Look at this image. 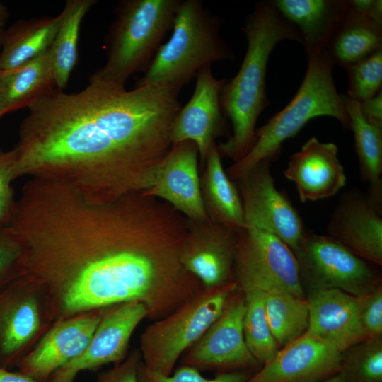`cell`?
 Instances as JSON below:
<instances>
[{"instance_id":"obj_8","label":"cell","mask_w":382,"mask_h":382,"mask_svg":"<svg viewBox=\"0 0 382 382\" xmlns=\"http://www.w3.org/2000/svg\"><path fill=\"white\" fill-rule=\"evenodd\" d=\"M294 253L302 286L311 291L336 289L361 296L381 285L368 261L329 236L306 233Z\"/></svg>"},{"instance_id":"obj_33","label":"cell","mask_w":382,"mask_h":382,"mask_svg":"<svg viewBox=\"0 0 382 382\" xmlns=\"http://www.w3.org/2000/svg\"><path fill=\"white\" fill-rule=\"evenodd\" d=\"M137 376L139 382H246L252 374L248 371H236L218 373L209 378L193 367L180 365L170 375L166 376L148 368L141 360Z\"/></svg>"},{"instance_id":"obj_21","label":"cell","mask_w":382,"mask_h":382,"mask_svg":"<svg viewBox=\"0 0 382 382\" xmlns=\"http://www.w3.org/2000/svg\"><path fill=\"white\" fill-rule=\"evenodd\" d=\"M337 152L336 144L311 137L291 156L284 175L295 183L301 202L330 197L345 186L346 175Z\"/></svg>"},{"instance_id":"obj_34","label":"cell","mask_w":382,"mask_h":382,"mask_svg":"<svg viewBox=\"0 0 382 382\" xmlns=\"http://www.w3.org/2000/svg\"><path fill=\"white\" fill-rule=\"evenodd\" d=\"M23 253L18 237L0 224V291L23 274Z\"/></svg>"},{"instance_id":"obj_35","label":"cell","mask_w":382,"mask_h":382,"mask_svg":"<svg viewBox=\"0 0 382 382\" xmlns=\"http://www.w3.org/2000/svg\"><path fill=\"white\" fill-rule=\"evenodd\" d=\"M16 154L13 149H0V224L7 226L11 220L16 200L11 186L15 178Z\"/></svg>"},{"instance_id":"obj_4","label":"cell","mask_w":382,"mask_h":382,"mask_svg":"<svg viewBox=\"0 0 382 382\" xmlns=\"http://www.w3.org/2000/svg\"><path fill=\"white\" fill-rule=\"evenodd\" d=\"M333 66L326 51L308 57L304 77L292 99L256 129L250 150L227 169L226 173L231 180L241 178L260 162L277 157L283 142L294 137L315 117H333L345 129H349V120L342 95L335 84Z\"/></svg>"},{"instance_id":"obj_18","label":"cell","mask_w":382,"mask_h":382,"mask_svg":"<svg viewBox=\"0 0 382 382\" xmlns=\"http://www.w3.org/2000/svg\"><path fill=\"white\" fill-rule=\"evenodd\" d=\"M343 353L307 332L282 347L246 382H318L340 371Z\"/></svg>"},{"instance_id":"obj_32","label":"cell","mask_w":382,"mask_h":382,"mask_svg":"<svg viewBox=\"0 0 382 382\" xmlns=\"http://www.w3.org/2000/svg\"><path fill=\"white\" fill-rule=\"evenodd\" d=\"M348 74L347 96L363 103L382 90V50L346 69Z\"/></svg>"},{"instance_id":"obj_43","label":"cell","mask_w":382,"mask_h":382,"mask_svg":"<svg viewBox=\"0 0 382 382\" xmlns=\"http://www.w3.org/2000/svg\"><path fill=\"white\" fill-rule=\"evenodd\" d=\"M3 30H1L0 29V50H1V40H2V33H3Z\"/></svg>"},{"instance_id":"obj_16","label":"cell","mask_w":382,"mask_h":382,"mask_svg":"<svg viewBox=\"0 0 382 382\" xmlns=\"http://www.w3.org/2000/svg\"><path fill=\"white\" fill-rule=\"evenodd\" d=\"M196 76L193 94L173 123L171 141L173 144L192 141L197 148L200 164L204 166L210 147L226 132L220 94L227 79L215 78L211 65L201 68Z\"/></svg>"},{"instance_id":"obj_39","label":"cell","mask_w":382,"mask_h":382,"mask_svg":"<svg viewBox=\"0 0 382 382\" xmlns=\"http://www.w3.org/2000/svg\"><path fill=\"white\" fill-rule=\"evenodd\" d=\"M349 8L379 23H382L381 0H349Z\"/></svg>"},{"instance_id":"obj_14","label":"cell","mask_w":382,"mask_h":382,"mask_svg":"<svg viewBox=\"0 0 382 382\" xmlns=\"http://www.w3.org/2000/svg\"><path fill=\"white\" fill-rule=\"evenodd\" d=\"M238 231L209 219H187L181 262L204 288H215L233 282Z\"/></svg>"},{"instance_id":"obj_29","label":"cell","mask_w":382,"mask_h":382,"mask_svg":"<svg viewBox=\"0 0 382 382\" xmlns=\"http://www.w3.org/2000/svg\"><path fill=\"white\" fill-rule=\"evenodd\" d=\"M263 292L267 320L278 346L284 347L303 335L308 326L307 299L279 289Z\"/></svg>"},{"instance_id":"obj_24","label":"cell","mask_w":382,"mask_h":382,"mask_svg":"<svg viewBox=\"0 0 382 382\" xmlns=\"http://www.w3.org/2000/svg\"><path fill=\"white\" fill-rule=\"evenodd\" d=\"M204 166L200 184L209 219L236 230L243 228L245 223L241 197L237 186L224 169L216 143L209 150Z\"/></svg>"},{"instance_id":"obj_31","label":"cell","mask_w":382,"mask_h":382,"mask_svg":"<svg viewBox=\"0 0 382 382\" xmlns=\"http://www.w3.org/2000/svg\"><path fill=\"white\" fill-rule=\"evenodd\" d=\"M349 349L340 371L346 382H382L381 337L367 338Z\"/></svg>"},{"instance_id":"obj_25","label":"cell","mask_w":382,"mask_h":382,"mask_svg":"<svg viewBox=\"0 0 382 382\" xmlns=\"http://www.w3.org/2000/svg\"><path fill=\"white\" fill-rule=\"evenodd\" d=\"M61 21L56 16L20 19L4 29L0 71L9 70L46 52L51 47Z\"/></svg>"},{"instance_id":"obj_30","label":"cell","mask_w":382,"mask_h":382,"mask_svg":"<svg viewBox=\"0 0 382 382\" xmlns=\"http://www.w3.org/2000/svg\"><path fill=\"white\" fill-rule=\"evenodd\" d=\"M245 310L243 320L245 342L251 354L263 366L277 354L279 346L271 331L265 307L264 292L258 289L241 290Z\"/></svg>"},{"instance_id":"obj_26","label":"cell","mask_w":382,"mask_h":382,"mask_svg":"<svg viewBox=\"0 0 382 382\" xmlns=\"http://www.w3.org/2000/svg\"><path fill=\"white\" fill-rule=\"evenodd\" d=\"M381 50L382 23L349 8L325 51L333 64L347 69Z\"/></svg>"},{"instance_id":"obj_37","label":"cell","mask_w":382,"mask_h":382,"mask_svg":"<svg viewBox=\"0 0 382 382\" xmlns=\"http://www.w3.org/2000/svg\"><path fill=\"white\" fill-rule=\"evenodd\" d=\"M141 360L139 349H133L123 361L100 374L95 382H139L137 371Z\"/></svg>"},{"instance_id":"obj_7","label":"cell","mask_w":382,"mask_h":382,"mask_svg":"<svg viewBox=\"0 0 382 382\" xmlns=\"http://www.w3.org/2000/svg\"><path fill=\"white\" fill-rule=\"evenodd\" d=\"M238 289L235 282L203 288L168 316L152 321L139 337L143 363L153 371L170 375L183 353L221 314Z\"/></svg>"},{"instance_id":"obj_15","label":"cell","mask_w":382,"mask_h":382,"mask_svg":"<svg viewBox=\"0 0 382 382\" xmlns=\"http://www.w3.org/2000/svg\"><path fill=\"white\" fill-rule=\"evenodd\" d=\"M105 308L54 322L34 349L18 364L17 371L38 381L47 382L54 372L85 350Z\"/></svg>"},{"instance_id":"obj_11","label":"cell","mask_w":382,"mask_h":382,"mask_svg":"<svg viewBox=\"0 0 382 382\" xmlns=\"http://www.w3.org/2000/svg\"><path fill=\"white\" fill-rule=\"evenodd\" d=\"M266 159L238 179L245 226L275 236L296 251L306 231L302 220L289 199L274 185Z\"/></svg>"},{"instance_id":"obj_2","label":"cell","mask_w":382,"mask_h":382,"mask_svg":"<svg viewBox=\"0 0 382 382\" xmlns=\"http://www.w3.org/2000/svg\"><path fill=\"white\" fill-rule=\"evenodd\" d=\"M178 93L91 79L76 93L52 88L19 126L16 179L59 183L99 204L146 190L173 145Z\"/></svg>"},{"instance_id":"obj_19","label":"cell","mask_w":382,"mask_h":382,"mask_svg":"<svg viewBox=\"0 0 382 382\" xmlns=\"http://www.w3.org/2000/svg\"><path fill=\"white\" fill-rule=\"evenodd\" d=\"M310 292L306 332L342 353L368 338L360 320L358 296L336 289Z\"/></svg>"},{"instance_id":"obj_41","label":"cell","mask_w":382,"mask_h":382,"mask_svg":"<svg viewBox=\"0 0 382 382\" xmlns=\"http://www.w3.org/2000/svg\"><path fill=\"white\" fill-rule=\"evenodd\" d=\"M9 18V11L8 8L0 1V29H4V26Z\"/></svg>"},{"instance_id":"obj_3","label":"cell","mask_w":382,"mask_h":382,"mask_svg":"<svg viewBox=\"0 0 382 382\" xmlns=\"http://www.w3.org/2000/svg\"><path fill=\"white\" fill-rule=\"evenodd\" d=\"M243 31L247 40L245 57L238 73L226 81L220 94L221 110L231 123L232 133L217 149L221 157L233 163L251 148L257 119L269 104L266 74L271 52L282 40L303 45L299 30L279 14L271 1L255 4Z\"/></svg>"},{"instance_id":"obj_38","label":"cell","mask_w":382,"mask_h":382,"mask_svg":"<svg viewBox=\"0 0 382 382\" xmlns=\"http://www.w3.org/2000/svg\"><path fill=\"white\" fill-rule=\"evenodd\" d=\"M359 107L368 122L382 127V90L371 98L359 103Z\"/></svg>"},{"instance_id":"obj_9","label":"cell","mask_w":382,"mask_h":382,"mask_svg":"<svg viewBox=\"0 0 382 382\" xmlns=\"http://www.w3.org/2000/svg\"><path fill=\"white\" fill-rule=\"evenodd\" d=\"M54 322L41 286L22 274L0 291V366L16 368Z\"/></svg>"},{"instance_id":"obj_22","label":"cell","mask_w":382,"mask_h":382,"mask_svg":"<svg viewBox=\"0 0 382 382\" xmlns=\"http://www.w3.org/2000/svg\"><path fill=\"white\" fill-rule=\"evenodd\" d=\"M279 14L299 30L308 57L325 52L349 8V0H274Z\"/></svg>"},{"instance_id":"obj_27","label":"cell","mask_w":382,"mask_h":382,"mask_svg":"<svg viewBox=\"0 0 382 382\" xmlns=\"http://www.w3.org/2000/svg\"><path fill=\"white\" fill-rule=\"evenodd\" d=\"M354 133L355 150L362 179L369 185V198L377 206L382 204V127L368 122L361 112L359 103L342 93Z\"/></svg>"},{"instance_id":"obj_17","label":"cell","mask_w":382,"mask_h":382,"mask_svg":"<svg viewBox=\"0 0 382 382\" xmlns=\"http://www.w3.org/2000/svg\"><path fill=\"white\" fill-rule=\"evenodd\" d=\"M196 145L185 141L172 145L145 195L160 199L189 220L209 219L201 192Z\"/></svg>"},{"instance_id":"obj_36","label":"cell","mask_w":382,"mask_h":382,"mask_svg":"<svg viewBox=\"0 0 382 382\" xmlns=\"http://www.w3.org/2000/svg\"><path fill=\"white\" fill-rule=\"evenodd\" d=\"M361 325L368 338L381 337L382 288L378 286L371 292L358 296Z\"/></svg>"},{"instance_id":"obj_23","label":"cell","mask_w":382,"mask_h":382,"mask_svg":"<svg viewBox=\"0 0 382 382\" xmlns=\"http://www.w3.org/2000/svg\"><path fill=\"white\" fill-rule=\"evenodd\" d=\"M54 87L49 50L16 68L0 71V117L28 108Z\"/></svg>"},{"instance_id":"obj_20","label":"cell","mask_w":382,"mask_h":382,"mask_svg":"<svg viewBox=\"0 0 382 382\" xmlns=\"http://www.w3.org/2000/svg\"><path fill=\"white\" fill-rule=\"evenodd\" d=\"M329 236L362 259L382 265L381 207L357 192L343 197L328 224Z\"/></svg>"},{"instance_id":"obj_10","label":"cell","mask_w":382,"mask_h":382,"mask_svg":"<svg viewBox=\"0 0 382 382\" xmlns=\"http://www.w3.org/2000/svg\"><path fill=\"white\" fill-rule=\"evenodd\" d=\"M233 279L241 290L279 289L305 298L293 251L275 236L252 227L238 231Z\"/></svg>"},{"instance_id":"obj_28","label":"cell","mask_w":382,"mask_h":382,"mask_svg":"<svg viewBox=\"0 0 382 382\" xmlns=\"http://www.w3.org/2000/svg\"><path fill=\"white\" fill-rule=\"evenodd\" d=\"M95 0H67L60 13L61 21L49 49L56 87L64 89L78 62V41L83 18Z\"/></svg>"},{"instance_id":"obj_42","label":"cell","mask_w":382,"mask_h":382,"mask_svg":"<svg viewBox=\"0 0 382 382\" xmlns=\"http://www.w3.org/2000/svg\"><path fill=\"white\" fill-rule=\"evenodd\" d=\"M318 382H346V381L344 376H342V374L340 372H339L338 374L328 378H326L325 380L320 381Z\"/></svg>"},{"instance_id":"obj_40","label":"cell","mask_w":382,"mask_h":382,"mask_svg":"<svg viewBox=\"0 0 382 382\" xmlns=\"http://www.w3.org/2000/svg\"><path fill=\"white\" fill-rule=\"evenodd\" d=\"M0 382H40L18 371H13L0 366Z\"/></svg>"},{"instance_id":"obj_1","label":"cell","mask_w":382,"mask_h":382,"mask_svg":"<svg viewBox=\"0 0 382 382\" xmlns=\"http://www.w3.org/2000/svg\"><path fill=\"white\" fill-rule=\"evenodd\" d=\"M24 249L23 274L45 291L53 322L138 301L152 321L187 301L185 218L142 192L93 203L66 185L30 178L7 226Z\"/></svg>"},{"instance_id":"obj_5","label":"cell","mask_w":382,"mask_h":382,"mask_svg":"<svg viewBox=\"0 0 382 382\" xmlns=\"http://www.w3.org/2000/svg\"><path fill=\"white\" fill-rule=\"evenodd\" d=\"M223 20L200 0H181L169 40L162 44L136 86H161L178 92L202 67L233 60L235 55L221 37Z\"/></svg>"},{"instance_id":"obj_12","label":"cell","mask_w":382,"mask_h":382,"mask_svg":"<svg viewBox=\"0 0 382 382\" xmlns=\"http://www.w3.org/2000/svg\"><path fill=\"white\" fill-rule=\"evenodd\" d=\"M245 310L243 292L238 289L228 299L221 314L181 356L180 365L199 371L219 373L248 371L260 364L248 349L243 331Z\"/></svg>"},{"instance_id":"obj_13","label":"cell","mask_w":382,"mask_h":382,"mask_svg":"<svg viewBox=\"0 0 382 382\" xmlns=\"http://www.w3.org/2000/svg\"><path fill=\"white\" fill-rule=\"evenodd\" d=\"M145 306L125 302L105 308L102 318L85 350L49 378L47 382H74L82 371L117 364L128 355L131 337L138 325L148 318Z\"/></svg>"},{"instance_id":"obj_6","label":"cell","mask_w":382,"mask_h":382,"mask_svg":"<svg viewBox=\"0 0 382 382\" xmlns=\"http://www.w3.org/2000/svg\"><path fill=\"white\" fill-rule=\"evenodd\" d=\"M181 0H122L106 39V62L89 79L125 86L149 66L170 30Z\"/></svg>"}]
</instances>
